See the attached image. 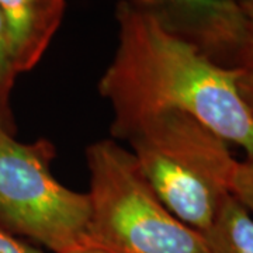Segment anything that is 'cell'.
Segmentation results:
<instances>
[{
  "label": "cell",
  "instance_id": "13",
  "mask_svg": "<svg viewBox=\"0 0 253 253\" xmlns=\"http://www.w3.org/2000/svg\"><path fill=\"white\" fill-rule=\"evenodd\" d=\"M68 253H111L103 248H99V246H94V245H86L83 248H79L76 251H72V252Z\"/></svg>",
  "mask_w": 253,
  "mask_h": 253
},
{
  "label": "cell",
  "instance_id": "5",
  "mask_svg": "<svg viewBox=\"0 0 253 253\" xmlns=\"http://www.w3.org/2000/svg\"><path fill=\"white\" fill-rule=\"evenodd\" d=\"M168 33L226 68H239L244 14L236 0H126Z\"/></svg>",
  "mask_w": 253,
  "mask_h": 253
},
{
  "label": "cell",
  "instance_id": "11",
  "mask_svg": "<svg viewBox=\"0 0 253 253\" xmlns=\"http://www.w3.org/2000/svg\"><path fill=\"white\" fill-rule=\"evenodd\" d=\"M0 253H44L0 228Z\"/></svg>",
  "mask_w": 253,
  "mask_h": 253
},
{
  "label": "cell",
  "instance_id": "12",
  "mask_svg": "<svg viewBox=\"0 0 253 253\" xmlns=\"http://www.w3.org/2000/svg\"><path fill=\"white\" fill-rule=\"evenodd\" d=\"M238 87L246 107L253 116V71L242 69V75L238 81Z\"/></svg>",
  "mask_w": 253,
  "mask_h": 253
},
{
  "label": "cell",
  "instance_id": "14",
  "mask_svg": "<svg viewBox=\"0 0 253 253\" xmlns=\"http://www.w3.org/2000/svg\"><path fill=\"white\" fill-rule=\"evenodd\" d=\"M3 131H4V129H3V128H1V126H0V134H1V132H3ZM4 132H6V131H4Z\"/></svg>",
  "mask_w": 253,
  "mask_h": 253
},
{
  "label": "cell",
  "instance_id": "4",
  "mask_svg": "<svg viewBox=\"0 0 253 253\" xmlns=\"http://www.w3.org/2000/svg\"><path fill=\"white\" fill-rule=\"evenodd\" d=\"M54 154L45 139L23 144L0 134V228L68 253L89 245L90 199L55 179Z\"/></svg>",
  "mask_w": 253,
  "mask_h": 253
},
{
  "label": "cell",
  "instance_id": "10",
  "mask_svg": "<svg viewBox=\"0 0 253 253\" xmlns=\"http://www.w3.org/2000/svg\"><path fill=\"white\" fill-rule=\"evenodd\" d=\"M245 20V41L239 68L253 71V0H236Z\"/></svg>",
  "mask_w": 253,
  "mask_h": 253
},
{
  "label": "cell",
  "instance_id": "1",
  "mask_svg": "<svg viewBox=\"0 0 253 253\" xmlns=\"http://www.w3.org/2000/svg\"><path fill=\"white\" fill-rule=\"evenodd\" d=\"M116 18L117 49L99 83L113 109V136L126 139L139 121L174 110L253 158V116L238 87L242 69L214 62L126 0Z\"/></svg>",
  "mask_w": 253,
  "mask_h": 253
},
{
  "label": "cell",
  "instance_id": "7",
  "mask_svg": "<svg viewBox=\"0 0 253 253\" xmlns=\"http://www.w3.org/2000/svg\"><path fill=\"white\" fill-rule=\"evenodd\" d=\"M203 235L210 253H253L252 214L234 194H229Z\"/></svg>",
  "mask_w": 253,
  "mask_h": 253
},
{
  "label": "cell",
  "instance_id": "9",
  "mask_svg": "<svg viewBox=\"0 0 253 253\" xmlns=\"http://www.w3.org/2000/svg\"><path fill=\"white\" fill-rule=\"evenodd\" d=\"M232 194L253 214V158L238 161L232 177Z\"/></svg>",
  "mask_w": 253,
  "mask_h": 253
},
{
  "label": "cell",
  "instance_id": "3",
  "mask_svg": "<svg viewBox=\"0 0 253 253\" xmlns=\"http://www.w3.org/2000/svg\"><path fill=\"white\" fill-rule=\"evenodd\" d=\"M89 245L111 253H210L204 235L156 196L131 151L101 139L86 151Z\"/></svg>",
  "mask_w": 253,
  "mask_h": 253
},
{
  "label": "cell",
  "instance_id": "2",
  "mask_svg": "<svg viewBox=\"0 0 253 253\" xmlns=\"http://www.w3.org/2000/svg\"><path fill=\"white\" fill-rule=\"evenodd\" d=\"M126 139L156 196L203 234L232 194L238 161L229 144L199 120L174 110L139 121Z\"/></svg>",
  "mask_w": 253,
  "mask_h": 253
},
{
  "label": "cell",
  "instance_id": "8",
  "mask_svg": "<svg viewBox=\"0 0 253 253\" xmlns=\"http://www.w3.org/2000/svg\"><path fill=\"white\" fill-rule=\"evenodd\" d=\"M17 75L18 71L10 49L4 24L0 16V126L10 135H14L16 129L10 109V96Z\"/></svg>",
  "mask_w": 253,
  "mask_h": 253
},
{
  "label": "cell",
  "instance_id": "6",
  "mask_svg": "<svg viewBox=\"0 0 253 253\" xmlns=\"http://www.w3.org/2000/svg\"><path fill=\"white\" fill-rule=\"evenodd\" d=\"M65 0H0V16L18 73L36 68L62 23Z\"/></svg>",
  "mask_w": 253,
  "mask_h": 253
}]
</instances>
